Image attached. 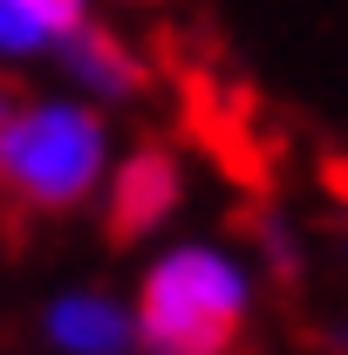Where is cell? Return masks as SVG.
<instances>
[{
	"instance_id": "cell-3",
	"label": "cell",
	"mask_w": 348,
	"mask_h": 355,
	"mask_svg": "<svg viewBox=\"0 0 348 355\" xmlns=\"http://www.w3.org/2000/svg\"><path fill=\"white\" fill-rule=\"evenodd\" d=\"M184 198V171H177V150L171 144H137L130 157L116 164L110 178V198H103V239L110 246H137L143 232L177 212Z\"/></svg>"
},
{
	"instance_id": "cell-4",
	"label": "cell",
	"mask_w": 348,
	"mask_h": 355,
	"mask_svg": "<svg viewBox=\"0 0 348 355\" xmlns=\"http://www.w3.org/2000/svg\"><path fill=\"white\" fill-rule=\"evenodd\" d=\"M55 55H62V69L76 76V89L103 96V103H130V96H143V83H150V69L130 55V42H123L116 28H103V21H82V28L55 35Z\"/></svg>"
},
{
	"instance_id": "cell-6",
	"label": "cell",
	"mask_w": 348,
	"mask_h": 355,
	"mask_svg": "<svg viewBox=\"0 0 348 355\" xmlns=\"http://www.w3.org/2000/svg\"><path fill=\"white\" fill-rule=\"evenodd\" d=\"M232 225L260 246L273 287H280V294H294V287H301V239H294V219H287L273 198H246V205L232 212Z\"/></svg>"
},
{
	"instance_id": "cell-8",
	"label": "cell",
	"mask_w": 348,
	"mask_h": 355,
	"mask_svg": "<svg viewBox=\"0 0 348 355\" xmlns=\"http://www.w3.org/2000/svg\"><path fill=\"white\" fill-rule=\"evenodd\" d=\"M14 7H21L28 21H42V28H48V42L89 21V7H82V0H14Z\"/></svg>"
},
{
	"instance_id": "cell-1",
	"label": "cell",
	"mask_w": 348,
	"mask_h": 355,
	"mask_svg": "<svg viewBox=\"0 0 348 355\" xmlns=\"http://www.w3.org/2000/svg\"><path fill=\"white\" fill-rule=\"evenodd\" d=\"M110 130L82 103H14L0 123V232L28 239L35 219H62L103 184Z\"/></svg>"
},
{
	"instance_id": "cell-2",
	"label": "cell",
	"mask_w": 348,
	"mask_h": 355,
	"mask_svg": "<svg viewBox=\"0 0 348 355\" xmlns=\"http://www.w3.org/2000/svg\"><path fill=\"white\" fill-rule=\"evenodd\" d=\"M246 266L218 246H171L137 287V349L143 355H232L246 328Z\"/></svg>"
},
{
	"instance_id": "cell-7",
	"label": "cell",
	"mask_w": 348,
	"mask_h": 355,
	"mask_svg": "<svg viewBox=\"0 0 348 355\" xmlns=\"http://www.w3.org/2000/svg\"><path fill=\"white\" fill-rule=\"evenodd\" d=\"M42 48H55V42H48V28H42V21H28L14 0H0V62H28V55H42Z\"/></svg>"
},
{
	"instance_id": "cell-5",
	"label": "cell",
	"mask_w": 348,
	"mask_h": 355,
	"mask_svg": "<svg viewBox=\"0 0 348 355\" xmlns=\"http://www.w3.org/2000/svg\"><path fill=\"white\" fill-rule=\"evenodd\" d=\"M42 335L62 355H130L137 349V314L110 294H62L48 301Z\"/></svg>"
}]
</instances>
